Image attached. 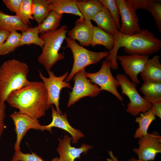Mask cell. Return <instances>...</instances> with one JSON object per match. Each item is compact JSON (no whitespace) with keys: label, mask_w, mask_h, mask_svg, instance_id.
<instances>
[{"label":"cell","mask_w":161,"mask_h":161,"mask_svg":"<svg viewBox=\"0 0 161 161\" xmlns=\"http://www.w3.org/2000/svg\"><path fill=\"white\" fill-rule=\"evenodd\" d=\"M21 34L13 31L10 34L0 47V55H4L14 52L20 47Z\"/></svg>","instance_id":"cell-29"},{"label":"cell","mask_w":161,"mask_h":161,"mask_svg":"<svg viewBox=\"0 0 161 161\" xmlns=\"http://www.w3.org/2000/svg\"><path fill=\"white\" fill-rule=\"evenodd\" d=\"M94 26L91 21L84 19H78L75 25L67 34L70 38L77 40L83 47H88L91 44Z\"/></svg>","instance_id":"cell-16"},{"label":"cell","mask_w":161,"mask_h":161,"mask_svg":"<svg viewBox=\"0 0 161 161\" xmlns=\"http://www.w3.org/2000/svg\"><path fill=\"white\" fill-rule=\"evenodd\" d=\"M109 154L111 157V158H107V161H119L117 158L114 155L112 151H109Z\"/></svg>","instance_id":"cell-37"},{"label":"cell","mask_w":161,"mask_h":161,"mask_svg":"<svg viewBox=\"0 0 161 161\" xmlns=\"http://www.w3.org/2000/svg\"><path fill=\"white\" fill-rule=\"evenodd\" d=\"M51 161H59V160L58 157H56L53 158Z\"/></svg>","instance_id":"cell-39"},{"label":"cell","mask_w":161,"mask_h":161,"mask_svg":"<svg viewBox=\"0 0 161 161\" xmlns=\"http://www.w3.org/2000/svg\"><path fill=\"white\" fill-rule=\"evenodd\" d=\"M151 109L152 110L155 116L161 118V100L152 103Z\"/></svg>","instance_id":"cell-35"},{"label":"cell","mask_w":161,"mask_h":161,"mask_svg":"<svg viewBox=\"0 0 161 161\" xmlns=\"http://www.w3.org/2000/svg\"><path fill=\"white\" fill-rule=\"evenodd\" d=\"M85 69L77 72L74 76V84L71 92H69V97L67 105L69 107L80 99L87 96L95 97L101 91L97 85L92 84L86 77Z\"/></svg>","instance_id":"cell-8"},{"label":"cell","mask_w":161,"mask_h":161,"mask_svg":"<svg viewBox=\"0 0 161 161\" xmlns=\"http://www.w3.org/2000/svg\"><path fill=\"white\" fill-rule=\"evenodd\" d=\"M129 161H144L140 159H137L135 158L134 157H132L129 160Z\"/></svg>","instance_id":"cell-38"},{"label":"cell","mask_w":161,"mask_h":161,"mask_svg":"<svg viewBox=\"0 0 161 161\" xmlns=\"http://www.w3.org/2000/svg\"><path fill=\"white\" fill-rule=\"evenodd\" d=\"M160 56L155 55L146 61L140 73L144 83H161V63Z\"/></svg>","instance_id":"cell-17"},{"label":"cell","mask_w":161,"mask_h":161,"mask_svg":"<svg viewBox=\"0 0 161 161\" xmlns=\"http://www.w3.org/2000/svg\"><path fill=\"white\" fill-rule=\"evenodd\" d=\"M77 5L83 19L90 21L103 6L99 0H77Z\"/></svg>","instance_id":"cell-23"},{"label":"cell","mask_w":161,"mask_h":161,"mask_svg":"<svg viewBox=\"0 0 161 161\" xmlns=\"http://www.w3.org/2000/svg\"><path fill=\"white\" fill-rule=\"evenodd\" d=\"M135 10L142 9L149 11L153 17L161 33V1L160 0H127Z\"/></svg>","instance_id":"cell-18"},{"label":"cell","mask_w":161,"mask_h":161,"mask_svg":"<svg viewBox=\"0 0 161 161\" xmlns=\"http://www.w3.org/2000/svg\"><path fill=\"white\" fill-rule=\"evenodd\" d=\"M115 78L120 83L121 94L126 95L129 100L126 109L127 112L136 116L141 113H144L151 109L152 104L140 95L137 89V84L131 82L127 76L119 74Z\"/></svg>","instance_id":"cell-6"},{"label":"cell","mask_w":161,"mask_h":161,"mask_svg":"<svg viewBox=\"0 0 161 161\" xmlns=\"http://www.w3.org/2000/svg\"><path fill=\"white\" fill-rule=\"evenodd\" d=\"M58 145L56 151L58 153L59 161H75L76 159H80L82 154L86 155L93 147L84 143L76 148L72 147L70 144L72 140L67 134L64 135L63 138H58Z\"/></svg>","instance_id":"cell-14"},{"label":"cell","mask_w":161,"mask_h":161,"mask_svg":"<svg viewBox=\"0 0 161 161\" xmlns=\"http://www.w3.org/2000/svg\"><path fill=\"white\" fill-rule=\"evenodd\" d=\"M15 125V131L17 135L14 146L15 151L20 150V144L21 140L28 131L31 129L44 130V126L41 125L38 119L19 112H14L10 115Z\"/></svg>","instance_id":"cell-12"},{"label":"cell","mask_w":161,"mask_h":161,"mask_svg":"<svg viewBox=\"0 0 161 161\" xmlns=\"http://www.w3.org/2000/svg\"><path fill=\"white\" fill-rule=\"evenodd\" d=\"M114 44V38L113 35L98 27L94 26L90 44L92 47L102 45L110 51L113 48Z\"/></svg>","instance_id":"cell-22"},{"label":"cell","mask_w":161,"mask_h":161,"mask_svg":"<svg viewBox=\"0 0 161 161\" xmlns=\"http://www.w3.org/2000/svg\"><path fill=\"white\" fill-rule=\"evenodd\" d=\"M92 20L95 22L98 27L112 35L119 30L109 12L104 6Z\"/></svg>","instance_id":"cell-21"},{"label":"cell","mask_w":161,"mask_h":161,"mask_svg":"<svg viewBox=\"0 0 161 161\" xmlns=\"http://www.w3.org/2000/svg\"><path fill=\"white\" fill-rule=\"evenodd\" d=\"M114 44L106 60L111 62V68L117 70L118 65L116 58L119 49L123 47L129 55H149L157 53L161 49V41L148 30L143 29L138 33L126 35L118 30L113 35Z\"/></svg>","instance_id":"cell-1"},{"label":"cell","mask_w":161,"mask_h":161,"mask_svg":"<svg viewBox=\"0 0 161 161\" xmlns=\"http://www.w3.org/2000/svg\"><path fill=\"white\" fill-rule=\"evenodd\" d=\"M51 10L59 14L64 13L72 14L78 16L79 20L84 19L79 11L76 0H48Z\"/></svg>","instance_id":"cell-19"},{"label":"cell","mask_w":161,"mask_h":161,"mask_svg":"<svg viewBox=\"0 0 161 161\" xmlns=\"http://www.w3.org/2000/svg\"><path fill=\"white\" fill-rule=\"evenodd\" d=\"M29 67L25 63L12 59L4 61L0 66V98L6 101L11 92L29 84Z\"/></svg>","instance_id":"cell-3"},{"label":"cell","mask_w":161,"mask_h":161,"mask_svg":"<svg viewBox=\"0 0 161 161\" xmlns=\"http://www.w3.org/2000/svg\"><path fill=\"white\" fill-rule=\"evenodd\" d=\"M128 161H129V160H128Z\"/></svg>","instance_id":"cell-40"},{"label":"cell","mask_w":161,"mask_h":161,"mask_svg":"<svg viewBox=\"0 0 161 161\" xmlns=\"http://www.w3.org/2000/svg\"><path fill=\"white\" fill-rule=\"evenodd\" d=\"M118 7L121 18L120 31L126 35L140 32L139 19L134 10L127 0H115Z\"/></svg>","instance_id":"cell-10"},{"label":"cell","mask_w":161,"mask_h":161,"mask_svg":"<svg viewBox=\"0 0 161 161\" xmlns=\"http://www.w3.org/2000/svg\"><path fill=\"white\" fill-rule=\"evenodd\" d=\"M10 33L8 31L0 28V47L6 41Z\"/></svg>","instance_id":"cell-36"},{"label":"cell","mask_w":161,"mask_h":161,"mask_svg":"<svg viewBox=\"0 0 161 161\" xmlns=\"http://www.w3.org/2000/svg\"><path fill=\"white\" fill-rule=\"evenodd\" d=\"M6 106L4 102L0 98V139L1 137L4 130L6 126L4 123V120L6 114L5 111Z\"/></svg>","instance_id":"cell-33"},{"label":"cell","mask_w":161,"mask_h":161,"mask_svg":"<svg viewBox=\"0 0 161 161\" xmlns=\"http://www.w3.org/2000/svg\"><path fill=\"white\" fill-rule=\"evenodd\" d=\"M11 161H44L40 156L32 152L23 153L20 150L15 151Z\"/></svg>","instance_id":"cell-32"},{"label":"cell","mask_w":161,"mask_h":161,"mask_svg":"<svg viewBox=\"0 0 161 161\" xmlns=\"http://www.w3.org/2000/svg\"><path fill=\"white\" fill-rule=\"evenodd\" d=\"M140 116L136 118L135 122L138 124L139 127L134 135L135 138H139L148 134L149 126L156 119V116L152 110L151 109L146 112L140 114Z\"/></svg>","instance_id":"cell-24"},{"label":"cell","mask_w":161,"mask_h":161,"mask_svg":"<svg viewBox=\"0 0 161 161\" xmlns=\"http://www.w3.org/2000/svg\"><path fill=\"white\" fill-rule=\"evenodd\" d=\"M47 72L49 75L48 78L44 76L41 72L38 71L39 76L42 80L47 92L48 105L50 107L54 105L56 111L59 114H62L59 108L61 91L64 88L72 89L70 83L64 80L68 75V72H66L60 76H57L52 71L50 70Z\"/></svg>","instance_id":"cell-9"},{"label":"cell","mask_w":161,"mask_h":161,"mask_svg":"<svg viewBox=\"0 0 161 161\" xmlns=\"http://www.w3.org/2000/svg\"><path fill=\"white\" fill-rule=\"evenodd\" d=\"M50 107L52 109V120L49 124L44 126V130L49 131L52 133V128L53 127L64 130L71 136L72 143L74 144L77 143L78 140L84 137V135L81 131L74 128L70 125L66 113L61 114L56 111L53 105Z\"/></svg>","instance_id":"cell-15"},{"label":"cell","mask_w":161,"mask_h":161,"mask_svg":"<svg viewBox=\"0 0 161 161\" xmlns=\"http://www.w3.org/2000/svg\"><path fill=\"white\" fill-rule=\"evenodd\" d=\"M161 137L156 131L139 138L137 148L133 150L138 159L144 161L154 160L156 155L161 152Z\"/></svg>","instance_id":"cell-11"},{"label":"cell","mask_w":161,"mask_h":161,"mask_svg":"<svg viewBox=\"0 0 161 161\" xmlns=\"http://www.w3.org/2000/svg\"><path fill=\"white\" fill-rule=\"evenodd\" d=\"M50 11L48 0H32V14L38 24L44 20Z\"/></svg>","instance_id":"cell-27"},{"label":"cell","mask_w":161,"mask_h":161,"mask_svg":"<svg viewBox=\"0 0 161 161\" xmlns=\"http://www.w3.org/2000/svg\"><path fill=\"white\" fill-rule=\"evenodd\" d=\"M30 27L16 15H7L0 9V28L10 32L13 31L23 32Z\"/></svg>","instance_id":"cell-20"},{"label":"cell","mask_w":161,"mask_h":161,"mask_svg":"<svg viewBox=\"0 0 161 161\" xmlns=\"http://www.w3.org/2000/svg\"><path fill=\"white\" fill-rule=\"evenodd\" d=\"M63 16V14H59L51 10L44 20L38 24L40 33L44 34L58 29Z\"/></svg>","instance_id":"cell-25"},{"label":"cell","mask_w":161,"mask_h":161,"mask_svg":"<svg viewBox=\"0 0 161 161\" xmlns=\"http://www.w3.org/2000/svg\"><path fill=\"white\" fill-rule=\"evenodd\" d=\"M19 112L38 119L44 116L50 107L48 95L42 81H32L24 87L11 92L6 100Z\"/></svg>","instance_id":"cell-2"},{"label":"cell","mask_w":161,"mask_h":161,"mask_svg":"<svg viewBox=\"0 0 161 161\" xmlns=\"http://www.w3.org/2000/svg\"><path fill=\"white\" fill-rule=\"evenodd\" d=\"M39 33L37 26L30 27L26 31L22 32L20 47L33 44L39 46L42 49L44 42L39 36Z\"/></svg>","instance_id":"cell-28"},{"label":"cell","mask_w":161,"mask_h":161,"mask_svg":"<svg viewBox=\"0 0 161 161\" xmlns=\"http://www.w3.org/2000/svg\"><path fill=\"white\" fill-rule=\"evenodd\" d=\"M23 0H3L7 8L16 14L18 12Z\"/></svg>","instance_id":"cell-34"},{"label":"cell","mask_w":161,"mask_h":161,"mask_svg":"<svg viewBox=\"0 0 161 161\" xmlns=\"http://www.w3.org/2000/svg\"><path fill=\"white\" fill-rule=\"evenodd\" d=\"M32 0H23L16 15L26 24H30V20H34L32 14Z\"/></svg>","instance_id":"cell-30"},{"label":"cell","mask_w":161,"mask_h":161,"mask_svg":"<svg viewBox=\"0 0 161 161\" xmlns=\"http://www.w3.org/2000/svg\"><path fill=\"white\" fill-rule=\"evenodd\" d=\"M65 40V48L71 50L74 59L72 69L65 80L66 82L72 80L78 72L90 65L97 63L109 55V51L96 52L88 50L68 37Z\"/></svg>","instance_id":"cell-5"},{"label":"cell","mask_w":161,"mask_h":161,"mask_svg":"<svg viewBox=\"0 0 161 161\" xmlns=\"http://www.w3.org/2000/svg\"><path fill=\"white\" fill-rule=\"evenodd\" d=\"M149 58V55L136 54L117 55L116 57L117 59L120 61L126 75L131 82L137 84L140 83L138 75L142 71Z\"/></svg>","instance_id":"cell-13"},{"label":"cell","mask_w":161,"mask_h":161,"mask_svg":"<svg viewBox=\"0 0 161 161\" xmlns=\"http://www.w3.org/2000/svg\"><path fill=\"white\" fill-rule=\"evenodd\" d=\"M140 89L144 98L149 103L161 100V83H143Z\"/></svg>","instance_id":"cell-26"},{"label":"cell","mask_w":161,"mask_h":161,"mask_svg":"<svg viewBox=\"0 0 161 161\" xmlns=\"http://www.w3.org/2000/svg\"><path fill=\"white\" fill-rule=\"evenodd\" d=\"M109 11L119 30L120 27V11L115 0H99Z\"/></svg>","instance_id":"cell-31"},{"label":"cell","mask_w":161,"mask_h":161,"mask_svg":"<svg viewBox=\"0 0 161 161\" xmlns=\"http://www.w3.org/2000/svg\"><path fill=\"white\" fill-rule=\"evenodd\" d=\"M68 29L66 25H63L56 30L40 35L44 44L38 61L47 72L50 70L58 61L65 58L64 54L59 52V51L66 37Z\"/></svg>","instance_id":"cell-4"},{"label":"cell","mask_w":161,"mask_h":161,"mask_svg":"<svg viewBox=\"0 0 161 161\" xmlns=\"http://www.w3.org/2000/svg\"><path fill=\"white\" fill-rule=\"evenodd\" d=\"M111 62L105 60L102 63L99 70L94 73L86 72L85 75L92 83L97 85L100 91H108L115 96L121 102L123 98L117 90L120 86L118 81L113 77L111 71Z\"/></svg>","instance_id":"cell-7"}]
</instances>
